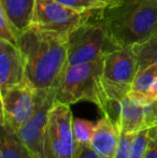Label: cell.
<instances>
[{"mask_svg": "<svg viewBox=\"0 0 157 158\" xmlns=\"http://www.w3.org/2000/svg\"><path fill=\"white\" fill-rule=\"evenodd\" d=\"M147 99L149 100H156L157 99V77L154 80L153 84L151 85L149 93H147Z\"/></svg>", "mask_w": 157, "mask_h": 158, "instance_id": "24", "label": "cell"}, {"mask_svg": "<svg viewBox=\"0 0 157 158\" xmlns=\"http://www.w3.org/2000/svg\"><path fill=\"white\" fill-rule=\"evenodd\" d=\"M132 137H134L132 133H121L114 158H129V148Z\"/></svg>", "mask_w": 157, "mask_h": 158, "instance_id": "21", "label": "cell"}, {"mask_svg": "<svg viewBox=\"0 0 157 158\" xmlns=\"http://www.w3.org/2000/svg\"><path fill=\"white\" fill-rule=\"evenodd\" d=\"M73 115L70 106L55 101L50 111L45 138V158H74L76 143L72 130Z\"/></svg>", "mask_w": 157, "mask_h": 158, "instance_id": "6", "label": "cell"}, {"mask_svg": "<svg viewBox=\"0 0 157 158\" xmlns=\"http://www.w3.org/2000/svg\"><path fill=\"white\" fill-rule=\"evenodd\" d=\"M96 122L88 119L73 117L72 130L76 144H90V140L94 135Z\"/></svg>", "mask_w": 157, "mask_h": 158, "instance_id": "17", "label": "cell"}, {"mask_svg": "<svg viewBox=\"0 0 157 158\" xmlns=\"http://www.w3.org/2000/svg\"><path fill=\"white\" fill-rule=\"evenodd\" d=\"M0 39L11 42V43L15 44V45H17V42H19L16 33L14 32V30L11 27L10 23H9L8 19H6V14L3 12L1 4H0Z\"/></svg>", "mask_w": 157, "mask_h": 158, "instance_id": "20", "label": "cell"}, {"mask_svg": "<svg viewBox=\"0 0 157 158\" xmlns=\"http://www.w3.org/2000/svg\"><path fill=\"white\" fill-rule=\"evenodd\" d=\"M99 1H100L102 4H105V6H112V4L118 3L119 0H99Z\"/></svg>", "mask_w": 157, "mask_h": 158, "instance_id": "25", "label": "cell"}, {"mask_svg": "<svg viewBox=\"0 0 157 158\" xmlns=\"http://www.w3.org/2000/svg\"><path fill=\"white\" fill-rule=\"evenodd\" d=\"M36 0H0L12 29L19 37L31 27Z\"/></svg>", "mask_w": 157, "mask_h": 158, "instance_id": "13", "label": "cell"}, {"mask_svg": "<svg viewBox=\"0 0 157 158\" xmlns=\"http://www.w3.org/2000/svg\"><path fill=\"white\" fill-rule=\"evenodd\" d=\"M102 59L66 67L56 86L55 101L68 106L88 101L102 111L108 103L102 84Z\"/></svg>", "mask_w": 157, "mask_h": 158, "instance_id": "3", "label": "cell"}, {"mask_svg": "<svg viewBox=\"0 0 157 158\" xmlns=\"http://www.w3.org/2000/svg\"><path fill=\"white\" fill-rule=\"evenodd\" d=\"M56 89L36 90V108L28 122L17 130L23 143L34 158H45L44 138L50 111L55 103Z\"/></svg>", "mask_w": 157, "mask_h": 158, "instance_id": "8", "label": "cell"}, {"mask_svg": "<svg viewBox=\"0 0 157 158\" xmlns=\"http://www.w3.org/2000/svg\"><path fill=\"white\" fill-rule=\"evenodd\" d=\"M121 131L116 123L107 116L96 122L90 146L101 158H114L118 150Z\"/></svg>", "mask_w": 157, "mask_h": 158, "instance_id": "12", "label": "cell"}, {"mask_svg": "<svg viewBox=\"0 0 157 158\" xmlns=\"http://www.w3.org/2000/svg\"><path fill=\"white\" fill-rule=\"evenodd\" d=\"M138 72V59L132 48H119L102 59V84L108 100L121 101L130 92Z\"/></svg>", "mask_w": 157, "mask_h": 158, "instance_id": "5", "label": "cell"}, {"mask_svg": "<svg viewBox=\"0 0 157 158\" xmlns=\"http://www.w3.org/2000/svg\"><path fill=\"white\" fill-rule=\"evenodd\" d=\"M147 98L128 94L119 102V116L116 125L121 133H137L145 128L144 103Z\"/></svg>", "mask_w": 157, "mask_h": 158, "instance_id": "11", "label": "cell"}, {"mask_svg": "<svg viewBox=\"0 0 157 158\" xmlns=\"http://www.w3.org/2000/svg\"><path fill=\"white\" fill-rule=\"evenodd\" d=\"M74 158H101L90 144H76Z\"/></svg>", "mask_w": 157, "mask_h": 158, "instance_id": "23", "label": "cell"}, {"mask_svg": "<svg viewBox=\"0 0 157 158\" xmlns=\"http://www.w3.org/2000/svg\"><path fill=\"white\" fill-rule=\"evenodd\" d=\"M157 77V67L154 64L147 66L143 69H139L134 77L130 87V95L138 96V97L147 98L151 85Z\"/></svg>", "mask_w": 157, "mask_h": 158, "instance_id": "15", "label": "cell"}, {"mask_svg": "<svg viewBox=\"0 0 157 158\" xmlns=\"http://www.w3.org/2000/svg\"><path fill=\"white\" fill-rule=\"evenodd\" d=\"M25 79L19 46L0 39V123L4 124L2 99L6 90Z\"/></svg>", "mask_w": 157, "mask_h": 158, "instance_id": "10", "label": "cell"}, {"mask_svg": "<svg viewBox=\"0 0 157 158\" xmlns=\"http://www.w3.org/2000/svg\"><path fill=\"white\" fill-rule=\"evenodd\" d=\"M4 123L19 130L31 117L36 108V90L25 79L10 87L2 99Z\"/></svg>", "mask_w": 157, "mask_h": 158, "instance_id": "9", "label": "cell"}, {"mask_svg": "<svg viewBox=\"0 0 157 158\" xmlns=\"http://www.w3.org/2000/svg\"><path fill=\"white\" fill-rule=\"evenodd\" d=\"M144 158H157V127L150 128V138Z\"/></svg>", "mask_w": 157, "mask_h": 158, "instance_id": "22", "label": "cell"}, {"mask_svg": "<svg viewBox=\"0 0 157 158\" xmlns=\"http://www.w3.org/2000/svg\"><path fill=\"white\" fill-rule=\"evenodd\" d=\"M100 11L93 12L84 23L68 35L67 66L100 60L109 52L119 48L105 29Z\"/></svg>", "mask_w": 157, "mask_h": 158, "instance_id": "4", "label": "cell"}, {"mask_svg": "<svg viewBox=\"0 0 157 158\" xmlns=\"http://www.w3.org/2000/svg\"><path fill=\"white\" fill-rule=\"evenodd\" d=\"M100 17L116 45L132 48L157 33V0H119L102 9Z\"/></svg>", "mask_w": 157, "mask_h": 158, "instance_id": "2", "label": "cell"}, {"mask_svg": "<svg viewBox=\"0 0 157 158\" xmlns=\"http://www.w3.org/2000/svg\"><path fill=\"white\" fill-rule=\"evenodd\" d=\"M150 138V128L134 133L129 148V158H144Z\"/></svg>", "mask_w": 157, "mask_h": 158, "instance_id": "18", "label": "cell"}, {"mask_svg": "<svg viewBox=\"0 0 157 158\" xmlns=\"http://www.w3.org/2000/svg\"><path fill=\"white\" fill-rule=\"evenodd\" d=\"M68 37L30 27L19 37L25 80L35 90L56 89L67 67Z\"/></svg>", "mask_w": 157, "mask_h": 158, "instance_id": "1", "label": "cell"}, {"mask_svg": "<svg viewBox=\"0 0 157 158\" xmlns=\"http://www.w3.org/2000/svg\"><path fill=\"white\" fill-rule=\"evenodd\" d=\"M55 1L79 12H93L105 8V4L101 3L99 0H55Z\"/></svg>", "mask_w": 157, "mask_h": 158, "instance_id": "19", "label": "cell"}, {"mask_svg": "<svg viewBox=\"0 0 157 158\" xmlns=\"http://www.w3.org/2000/svg\"><path fill=\"white\" fill-rule=\"evenodd\" d=\"M93 12H79L55 0H36L31 26L40 30L68 37Z\"/></svg>", "mask_w": 157, "mask_h": 158, "instance_id": "7", "label": "cell"}, {"mask_svg": "<svg viewBox=\"0 0 157 158\" xmlns=\"http://www.w3.org/2000/svg\"><path fill=\"white\" fill-rule=\"evenodd\" d=\"M138 59V70L147 66L157 67V33L147 41L132 46Z\"/></svg>", "mask_w": 157, "mask_h": 158, "instance_id": "16", "label": "cell"}, {"mask_svg": "<svg viewBox=\"0 0 157 158\" xmlns=\"http://www.w3.org/2000/svg\"><path fill=\"white\" fill-rule=\"evenodd\" d=\"M0 158H34L17 131L6 123H0Z\"/></svg>", "mask_w": 157, "mask_h": 158, "instance_id": "14", "label": "cell"}]
</instances>
